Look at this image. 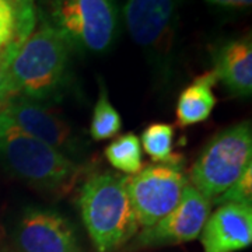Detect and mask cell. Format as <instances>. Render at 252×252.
<instances>
[{
    "label": "cell",
    "mask_w": 252,
    "mask_h": 252,
    "mask_svg": "<svg viewBox=\"0 0 252 252\" xmlns=\"http://www.w3.org/2000/svg\"><path fill=\"white\" fill-rule=\"evenodd\" d=\"M70 46L42 13L35 28L4 61L13 90L32 101L58 98L67 84Z\"/></svg>",
    "instance_id": "6da1fadb"
},
{
    "label": "cell",
    "mask_w": 252,
    "mask_h": 252,
    "mask_svg": "<svg viewBox=\"0 0 252 252\" xmlns=\"http://www.w3.org/2000/svg\"><path fill=\"white\" fill-rule=\"evenodd\" d=\"M0 164L16 178L45 192L72 188L79 165L54 147L21 132L0 112Z\"/></svg>",
    "instance_id": "7a4b0ae2"
},
{
    "label": "cell",
    "mask_w": 252,
    "mask_h": 252,
    "mask_svg": "<svg viewBox=\"0 0 252 252\" xmlns=\"http://www.w3.org/2000/svg\"><path fill=\"white\" fill-rule=\"evenodd\" d=\"M81 219L98 252L117 250L139 230L125 178L97 174L84 182L79 195Z\"/></svg>",
    "instance_id": "3957f363"
},
{
    "label": "cell",
    "mask_w": 252,
    "mask_h": 252,
    "mask_svg": "<svg viewBox=\"0 0 252 252\" xmlns=\"http://www.w3.org/2000/svg\"><path fill=\"white\" fill-rule=\"evenodd\" d=\"M46 17L72 49L84 54H105L117 39L115 0H51Z\"/></svg>",
    "instance_id": "277c9868"
},
{
    "label": "cell",
    "mask_w": 252,
    "mask_h": 252,
    "mask_svg": "<svg viewBox=\"0 0 252 252\" xmlns=\"http://www.w3.org/2000/svg\"><path fill=\"white\" fill-rule=\"evenodd\" d=\"M252 164V129L250 122L230 126L205 146L192 165V187L212 202L223 195Z\"/></svg>",
    "instance_id": "5b68a950"
},
{
    "label": "cell",
    "mask_w": 252,
    "mask_h": 252,
    "mask_svg": "<svg viewBox=\"0 0 252 252\" xmlns=\"http://www.w3.org/2000/svg\"><path fill=\"white\" fill-rule=\"evenodd\" d=\"M185 0H126L125 27L160 73L171 70L181 7Z\"/></svg>",
    "instance_id": "8992f818"
},
{
    "label": "cell",
    "mask_w": 252,
    "mask_h": 252,
    "mask_svg": "<svg viewBox=\"0 0 252 252\" xmlns=\"http://www.w3.org/2000/svg\"><path fill=\"white\" fill-rule=\"evenodd\" d=\"M187 185V178L177 164L147 165L126 177V190L139 225L150 227L171 213Z\"/></svg>",
    "instance_id": "52a82bcc"
},
{
    "label": "cell",
    "mask_w": 252,
    "mask_h": 252,
    "mask_svg": "<svg viewBox=\"0 0 252 252\" xmlns=\"http://www.w3.org/2000/svg\"><path fill=\"white\" fill-rule=\"evenodd\" d=\"M210 209L212 200L188 184L180 203L171 213L153 225L144 227L143 231L137 235V245L162 247L193 241L202 233Z\"/></svg>",
    "instance_id": "ba28073f"
},
{
    "label": "cell",
    "mask_w": 252,
    "mask_h": 252,
    "mask_svg": "<svg viewBox=\"0 0 252 252\" xmlns=\"http://www.w3.org/2000/svg\"><path fill=\"white\" fill-rule=\"evenodd\" d=\"M0 112L21 132L54 147L73 161L83 149L70 126L36 101L14 95L0 108Z\"/></svg>",
    "instance_id": "9c48e42d"
},
{
    "label": "cell",
    "mask_w": 252,
    "mask_h": 252,
    "mask_svg": "<svg viewBox=\"0 0 252 252\" xmlns=\"http://www.w3.org/2000/svg\"><path fill=\"white\" fill-rule=\"evenodd\" d=\"M14 241L18 252H80L70 221L51 209L28 207L18 220Z\"/></svg>",
    "instance_id": "30bf717a"
},
{
    "label": "cell",
    "mask_w": 252,
    "mask_h": 252,
    "mask_svg": "<svg viewBox=\"0 0 252 252\" xmlns=\"http://www.w3.org/2000/svg\"><path fill=\"white\" fill-rule=\"evenodd\" d=\"M200 243L205 252H237L252 243V205L223 203L209 215Z\"/></svg>",
    "instance_id": "8fae6325"
},
{
    "label": "cell",
    "mask_w": 252,
    "mask_h": 252,
    "mask_svg": "<svg viewBox=\"0 0 252 252\" xmlns=\"http://www.w3.org/2000/svg\"><path fill=\"white\" fill-rule=\"evenodd\" d=\"M213 72L217 81L235 97L252 94V41L251 35L225 39L212 54Z\"/></svg>",
    "instance_id": "7c38bea8"
},
{
    "label": "cell",
    "mask_w": 252,
    "mask_h": 252,
    "mask_svg": "<svg viewBox=\"0 0 252 252\" xmlns=\"http://www.w3.org/2000/svg\"><path fill=\"white\" fill-rule=\"evenodd\" d=\"M217 83V77L213 70L203 73L185 87L177 101V122L182 127L196 125L206 121L216 107V95L213 86Z\"/></svg>",
    "instance_id": "4fadbf2b"
},
{
    "label": "cell",
    "mask_w": 252,
    "mask_h": 252,
    "mask_svg": "<svg viewBox=\"0 0 252 252\" xmlns=\"http://www.w3.org/2000/svg\"><path fill=\"white\" fill-rule=\"evenodd\" d=\"M104 153L109 164L119 171L133 175L143 168L140 140L133 133L117 137L105 147Z\"/></svg>",
    "instance_id": "5bb4252c"
},
{
    "label": "cell",
    "mask_w": 252,
    "mask_h": 252,
    "mask_svg": "<svg viewBox=\"0 0 252 252\" xmlns=\"http://www.w3.org/2000/svg\"><path fill=\"white\" fill-rule=\"evenodd\" d=\"M122 127V119L115 107L111 104L108 98V93L101 81L99 86V94L97 104L94 107L93 118H91L90 135L95 142L112 139L114 136L119 133Z\"/></svg>",
    "instance_id": "9a60e30c"
},
{
    "label": "cell",
    "mask_w": 252,
    "mask_h": 252,
    "mask_svg": "<svg viewBox=\"0 0 252 252\" xmlns=\"http://www.w3.org/2000/svg\"><path fill=\"white\" fill-rule=\"evenodd\" d=\"M174 127L168 124H152L142 133V147L152 160L162 164H177L178 157L172 154Z\"/></svg>",
    "instance_id": "2e32d148"
},
{
    "label": "cell",
    "mask_w": 252,
    "mask_h": 252,
    "mask_svg": "<svg viewBox=\"0 0 252 252\" xmlns=\"http://www.w3.org/2000/svg\"><path fill=\"white\" fill-rule=\"evenodd\" d=\"M213 202H216L219 205H223V203L252 205V164H250L245 168V171L241 174V177L235 181L223 195H220Z\"/></svg>",
    "instance_id": "e0dca14e"
},
{
    "label": "cell",
    "mask_w": 252,
    "mask_h": 252,
    "mask_svg": "<svg viewBox=\"0 0 252 252\" xmlns=\"http://www.w3.org/2000/svg\"><path fill=\"white\" fill-rule=\"evenodd\" d=\"M212 7L223 11H245L251 9L252 0H205Z\"/></svg>",
    "instance_id": "ac0fdd59"
},
{
    "label": "cell",
    "mask_w": 252,
    "mask_h": 252,
    "mask_svg": "<svg viewBox=\"0 0 252 252\" xmlns=\"http://www.w3.org/2000/svg\"><path fill=\"white\" fill-rule=\"evenodd\" d=\"M14 95L16 94H14V90H13V84H11V80H10L7 69H6L4 63L0 58V108Z\"/></svg>",
    "instance_id": "d6986e66"
}]
</instances>
